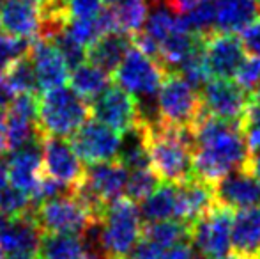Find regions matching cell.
<instances>
[{"mask_svg":"<svg viewBox=\"0 0 260 259\" xmlns=\"http://www.w3.org/2000/svg\"><path fill=\"white\" fill-rule=\"evenodd\" d=\"M239 128L243 131L244 142L248 146V151H258L260 149V101H250L248 108L244 110L243 118L239 121Z\"/></svg>","mask_w":260,"mask_h":259,"instance_id":"cell-30","label":"cell"},{"mask_svg":"<svg viewBox=\"0 0 260 259\" xmlns=\"http://www.w3.org/2000/svg\"><path fill=\"white\" fill-rule=\"evenodd\" d=\"M7 181H9V170H7V160L0 156V194L7 188Z\"/></svg>","mask_w":260,"mask_h":259,"instance_id":"cell-41","label":"cell"},{"mask_svg":"<svg viewBox=\"0 0 260 259\" xmlns=\"http://www.w3.org/2000/svg\"><path fill=\"white\" fill-rule=\"evenodd\" d=\"M28 2L36 4V6H39V7H43V6H46L48 2H52V0H28Z\"/></svg>","mask_w":260,"mask_h":259,"instance_id":"cell-45","label":"cell"},{"mask_svg":"<svg viewBox=\"0 0 260 259\" xmlns=\"http://www.w3.org/2000/svg\"><path fill=\"white\" fill-rule=\"evenodd\" d=\"M234 210L216 203L199 220L191 224V240L195 250L204 259H219L232 249Z\"/></svg>","mask_w":260,"mask_h":259,"instance_id":"cell-8","label":"cell"},{"mask_svg":"<svg viewBox=\"0 0 260 259\" xmlns=\"http://www.w3.org/2000/svg\"><path fill=\"white\" fill-rule=\"evenodd\" d=\"M156 2H161V0H156Z\"/></svg>","mask_w":260,"mask_h":259,"instance_id":"cell-51","label":"cell"},{"mask_svg":"<svg viewBox=\"0 0 260 259\" xmlns=\"http://www.w3.org/2000/svg\"><path fill=\"white\" fill-rule=\"evenodd\" d=\"M90 107L73 89L60 85L38 100V123L43 135L71 137L89 119Z\"/></svg>","mask_w":260,"mask_h":259,"instance_id":"cell-4","label":"cell"},{"mask_svg":"<svg viewBox=\"0 0 260 259\" xmlns=\"http://www.w3.org/2000/svg\"><path fill=\"white\" fill-rule=\"evenodd\" d=\"M156 112V119L191 130L202 116L200 91L186 82L177 71H168L157 91Z\"/></svg>","mask_w":260,"mask_h":259,"instance_id":"cell-6","label":"cell"},{"mask_svg":"<svg viewBox=\"0 0 260 259\" xmlns=\"http://www.w3.org/2000/svg\"><path fill=\"white\" fill-rule=\"evenodd\" d=\"M87 247L82 236L76 235H43L39 259H83Z\"/></svg>","mask_w":260,"mask_h":259,"instance_id":"cell-26","label":"cell"},{"mask_svg":"<svg viewBox=\"0 0 260 259\" xmlns=\"http://www.w3.org/2000/svg\"><path fill=\"white\" fill-rule=\"evenodd\" d=\"M0 27L16 38L36 39L41 27V7L28 0H0Z\"/></svg>","mask_w":260,"mask_h":259,"instance_id":"cell-18","label":"cell"},{"mask_svg":"<svg viewBox=\"0 0 260 259\" xmlns=\"http://www.w3.org/2000/svg\"><path fill=\"white\" fill-rule=\"evenodd\" d=\"M110 87V73L98 68L92 63L80 64L73 69L71 75V89L83 100H96Z\"/></svg>","mask_w":260,"mask_h":259,"instance_id":"cell-25","label":"cell"},{"mask_svg":"<svg viewBox=\"0 0 260 259\" xmlns=\"http://www.w3.org/2000/svg\"><path fill=\"white\" fill-rule=\"evenodd\" d=\"M191 131L195 178L214 185L226 174L244 167L250 151L239 123L223 121L202 110Z\"/></svg>","mask_w":260,"mask_h":259,"instance_id":"cell-1","label":"cell"},{"mask_svg":"<svg viewBox=\"0 0 260 259\" xmlns=\"http://www.w3.org/2000/svg\"><path fill=\"white\" fill-rule=\"evenodd\" d=\"M34 217L45 235L83 236L94 222H100L73 192L38 204L34 208Z\"/></svg>","mask_w":260,"mask_h":259,"instance_id":"cell-7","label":"cell"},{"mask_svg":"<svg viewBox=\"0 0 260 259\" xmlns=\"http://www.w3.org/2000/svg\"><path fill=\"white\" fill-rule=\"evenodd\" d=\"M103 11V0H66L64 13L66 18H78V20H87V18H96Z\"/></svg>","mask_w":260,"mask_h":259,"instance_id":"cell-35","label":"cell"},{"mask_svg":"<svg viewBox=\"0 0 260 259\" xmlns=\"http://www.w3.org/2000/svg\"><path fill=\"white\" fill-rule=\"evenodd\" d=\"M204 55L211 76L230 78L246 59V48L232 32H211L204 38Z\"/></svg>","mask_w":260,"mask_h":259,"instance_id":"cell-13","label":"cell"},{"mask_svg":"<svg viewBox=\"0 0 260 259\" xmlns=\"http://www.w3.org/2000/svg\"><path fill=\"white\" fill-rule=\"evenodd\" d=\"M161 180L157 174L152 170V167H144V169L129 170L126 183V197H129L135 203H142L147 199L152 192L159 187Z\"/></svg>","mask_w":260,"mask_h":259,"instance_id":"cell-29","label":"cell"},{"mask_svg":"<svg viewBox=\"0 0 260 259\" xmlns=\"http://www.w3.org/2000/svg\"><path fill=\"white\" fill-rule=\"evenodd\" d=\"M189 233H191L189 224L177 220V218H168V220H156L144 224L140 238L149 240L154 245L167 250L170 247L177 245V243L189 240Z\"/></svg>","mask_w":260,"mask_h":259,"instance_id":"cell-24","label":"cell"},{"mask_svg":"<svg viewBox=\"0 0 260 259\" xmlns=\"http://www.w3.org/2000/svg\"><path fill=\"white\" fill-rule=\"evenodd\" d=\"M236 82L243 87L244 91L251 94V91H255L258 80H260V57L250 55L241 63V66L236 71Z\"/></svg>","mask_w":260,"mask_h":259,"instance_id":"cell-34","label":"cell"},{"mask_svg":"<svg viewBox=\"0 0 260 259\" xmlns=\"http://www.w3.org/2000/svg\"><path fill=\"white\" fill-rule=\"evenodd\" d=\"M195 2L197 0H165V4H167V6L177 14L184 13V11L188 9V7H191Z\"/></svg>","mask_w":260,"mask_h":259,"instance_id":"cell-40","label":"cell"},{"mask_svg":"<svg viewBox=\"0 0 260 259\" xmlns=\"http://www.w3.org/2000/svg\"><path fill=\"white\" fill-rule=\"evenodd\" d=\"M45 233L41 231L34 217V210L28 213L11 217L6 231L0 236V249L7 256L14 254H38Z\"/></svg>","mask_w":260,"mask_h":259,"instance_id":"cell-17","label":"cell"},{"mask_svg":"<svg viewBox=\"0 0 260 259\" xmlns=\"http://www.w3.org/2000/svg\"><path fill=\"white\" fill-rule=\"evenodd\" d=\"M161 259H197V250L191 240H186V242H181L165 250Z\"/></svg>","mask_w":260,"mask_h":259,"instance_id":"cell-38","label":"cell"},{"mask_svg":"<svg viewBox=\"0 0 260 259\" xmlns=\"http://www.w3.org/2000/svg\"><path fill=\"white\" fill-rule=\"evenodd\" d=\"M71 146L78 158L87 165L117 160L122 137L98 119H87L71 135Z\"/></svg>","mask_w":260,"mask_h":259,"instance_id":"cell-9","label":"cell"},{"mask_svg":"<svg viewBox=\"0 0 260 259\" xmlns=\"http://www.w3.org/2000/svg\"><path fill=\"white\" fill-rule=\"evenodd\" d=\"M34 64L36 78L41 91H50L60 87L69 78V68L66 64L62 53L50 39L36 38L28 52Z\"/></svg>","mask_w":260,"mask_h":259,"instance_id":"cell-14","label":"cell"},{"mask_svg":"<svg viewBox=\"0 0 260 259\" xmlns=\"http://www.w3.org/2000/svg\"><path fill=\"white\" fill-rule=\"evenodd\" d=\"M30 39L16 38V36H0V73H4L11 64H14L18 59L28 55L30 52Z\"/></svg>","mask_w":260,"mask_h":259,"instance_id":"cell-31","label":"cell"},{"mask_svg":"<svg viewBox=\"0 0 260 259\" xmlns=\"http://www.w3.org/2000/svg\"><path fill=\"white\" fill-rule=\"evenodd\" d=\"M43 140V138H41ZM41 140L27 144L23 148L11 151L13 155L7 160V170L13 187L27 192L32 195L38 188L43 172V155H41Z\"/></svg>","mask_w":260,"mask_h":259,"instance_id":"cell-16","label":"cell"},{"mask_svg":"<svg viewBox=\"0 0 260 259\" xmlns=\"http://www.w3.org/2000/svg\"><path fill=\"white\" fill-rule=\"evenodd\" d=\"M200 101L206 114L223 121L239 123L250 105L251 96L230 78H214L200 89Z\"/></svg>","mask_w":260,"mask_h":259,"instance_id":"cell-10","label":"cell"},{"mask_svg":"<svg viewBox=\"0 0 260 259\" xmlns=\"http://www.w3.org/2000/svg\"><path fill=\"white\" fill-rule=\"evenodd\" d=\"M50 41H52L53 45L58 48V52L62 53L66 64H68V68L71 69V71L75 68H78L80 64L85 63V59H87L85 46H82L80 43H76L73 38H69V36L64 32V28H62L58 34H55Z\"/></svg>","mask_w":260,"mask_h":259,"instance_id":"cell-33","label":"cell"},{"mask_svg":"<svg viewBox=\"0 0 260 259\" xmlns=\"http://www.w3.org/2000/svg\"><path fill=\"white\" fill-rule=\"evenodd\" d=\"M212 188L216 203L234 211L260 204V181L255 180L244 167L226 174L223 180L212 185Z\"/></svg>","mask_w":260,"mask_h":259,"instance_id":"cell-15","label":"cell"},{"mask_svg":"<svg viewBox=\"0 0 260 259\" xmlns=\"http://www.w3.org/2000/svg\"><path fill=\"white\" fill-rule=\"evenodd\" d=\"M257 2H258V14H260V0H257Z\"/></svg>","mask_w":260,"mask_h":259,"instance_id":"cell-50","label":"cell"},{"mask_svg":"<svg viewBox=\"0 0 260 259\" xmlns=\"http://www.w3.org/2000/svg\"><path fill=\"white\" fill-rule=\"evenodd\" d=\"M4 135H6V108L0 105V155L6 151V148H4Z\"/></svg>","mask_w":260,"mask_h":259,"instance_id":"cell-42","label":"cell"},{"mask_svg":"<svg viewBox=\"0 0 260 259\" xmlns=\"http://www.w3.org/2000/svg\"><path fill=\"white\" fill-rule=\"evenodd\" d=\"M110 11H112L115 31L133 38L144 28L149 14V2L147 0H126L122 4L112 6Z\"/></svg>","mask_w":260,"mask_h":259,"instance_id":"cell-27","label":"cell"},{"mask_svg":"<svg viewBox=\"0 0 260 259\" xmlns=\"http://www.w3.org/2000/svg\"><path fill=\"white\" fill-rule=\"evenodd\" d=\"M140 208L129 197H119L106 206L100 224L98 252L108 259H127L142 236Z\"/></svg>","mask_w":260,"mask_h":259,"instance_id":"cell-3","label":"cell"},{"mask_svg":"<svg viewBox=\"0 0 260 259\" xmlns=\"http://www.w3.org/2000/svg\"><path fill=\"white\" fill-rule=\"evenodd\" d=\"M32 210H34V204H32L30 195L20 188L7 187L0 194V211L7 217H18Z\"/></svg>","mask_w":260,"mask_h":259,"instance_id":"cell-32","label":"cell"},{"mask_svg":"<svg viewBox=\"0 0 260 259\" xmlns=\"http://www.w3.org/2000/svg\"><path fill=\"white\" fill-rule=\"evenodd\" d=\"M216 204L214 188L211 183L193 176L177 185V220L191 225Z\"/></svg>","mask_w":260,"mask_h":259,"instance_id":"cell-19","label":"cell"},{"mask_svg":"<svg viewBox=\"0 0 260 259\" xmlns=\"http://www.w3.org/2000/svg\"><path fill=\"white\" fill-rule=\"evenodd\" d=\"M6 259H39L38 254H14V256H9Z\"/></svg>","mask_w":260,"mask_h":259,"instance_id":"cell-43","label":"cell"},{"mask_svg":"<svg viewBox=\"0 0 260 259\" xmlns=\"http://www.w3.org/2000/svg\"><path fill=\"white\" fill-rule=\"evenodd\" d=\"M41 155H43V172L68 187L75 188L83 180L82 160L78 158L76 151L73 149L71 142L64 137L45 135L41 140Z\"/></svg>","mask_w":260,"mask_h":259,"instance_id":"cell-12","label":"cell"},{"mask_svg":"<svg viewBox=\"0 0 260 259\" xmlns=\"http://www.w3.org/2000/svg\"><path fill=\"white\" fill-rule=\"evenodd\" d=\"M253 98H255V100H258V101H260V80H258L257 87H255V94H253Z\"/></svg>","mask_w":260,"mask_h":259,"instance_id":"cell-46","label":"cell"},{"mask_svg":"<svg viewBox=\"0 0 260 259\" xmlns=\"http://www.w3.org/2000/svg\"><path fill=\"white\" fill-rule=\"evenodd\" d=\"M90 116L120 135L144 121L138 101L120 87H108L100 94L90 107Z\"/></svg>","mask_w":260,"mask_h":259,"instance_id":"cell-11","label":"cell"},{"mask_svg":"<svg viewBox=\"0 0 260 259\" xmlns=\"http://www.w3.org/2000/svg\"><path fill=\"white\" fill-rule=\"evenodd\" d=\"M165 254V249L154 245L149 240L140 238L138 243L135 245V249L131 250V254L127 256V259H161Z\"/></svg>","mask_w":260,"mask_h":259,"instance_id":"cell-37","label":"cell"},{"mask_svg":"<svg viewBox=\"0 0 260 259\" xmlns=\"http://www.w3.org/2000/svg\"><path fill=\"white\" fill-rule=\"evenodd\" d=\"M103 2L110 4V6H117V4H122V2H126V0H103Z\"/></svg>","mask_w":260,"mask_h":259,"instance_id":"cell-47","label":"cell"},{"mask_svg":"<svg viewBox=\"0 0 260 259\" xmlns=\"http://www.w3.org/2000/svg\"><path fill=\"white\" fill-rule=\"evenodd\" d=\"M53 2H60V4H64V2H66V0H53Z\"/></svg>","mask_w":260,"mask_h":259,"instance_id":"cell-49","label":"cell"},{"mask_svg":"<svg viewBox=\"0 0 260 259\" xmlns=\"http://www.w3.org/2000/svg\"><path fill=\"white\" fill-rule=\"evenodd\" d=\"M258 18L257 0H214V31L241 32Z\"/></svg>","mask_w":260,"mask_h":259,"instance_id":"cell-21","label":"cell"},{"mask_svg":"<svg viewBox=\"0 0 260 259\" xmlns=\"http://www.w3.org/2000/svg\"><path fill=\"white\" fill-rule=\"evenodd\" d=\"M11 100H13V91H11L9 85H7L4 73H0V105L6 107V105H9Z\"/></svg>","mask_w":260,"mask_h":259,"instance_id":"cell-39","label":"cell"},{"mask_svg":"<svg viewBox=\"0 0 260 259\" xmlns=\"http://www.w3.org/2000/svg\"><path fill=\"white\" fill-rule=\"evenodd\" d=\"M232 249L241 256L260 259V204L234 211Z\"/></svg>","mask_w":260,"mask_h":259,"instance_id":"cell-20","label":"cell"},{"mask_svg":"<svg viewBox=\"0 0 260 259\" xmlns=\"http://www.w3.org/2000/svg\"><path fill=\"white\" fill-rule=\"evenodd\" d=\"M131 45H133L131 36L124 32H106L90 46L87 57L94 66L105 69L106 73H113Z\"/></svg>","mask_w":260,"mask_h":259,"instance_id":"cell-22","label":"cell"},{"mask_svg":"<svg viewBox=\"0 0 260 259\" xmlns=\"http://www.w3.org/2000/svg\"><path fill=\"white\" fill-rule=\"evenodd\" d=\"M140 215L144 220H168L177 217V185L159 183L147 199L142 200Z\"/></svg>","mask_w":260,"mask_h":259,"instance_id":"cell-23","label":"cell"},{"mask_svg":"<svg viewBox=\"0 0 260 259\" xmlns=\"http://www.w3.org/2000/svg\"><path fill=\"white\" fill-rule=\"evenodd\" d=\"M219 259H253V257H248V256H241V254H226V256L219 257Z\"/></svg>","mask_w":260,"mask_h":259,"instance_id":"cell-44","label":"cell"},{"mask_svg":"<svg viewBox=\"0 0 260 259\" xmlns=\"http://www.w3.org/2000/svg\"><path fill=\"white\" fill-rule=\"evenodd\" d=\"M113 73H115L117 85L129 93L138 101V107L142 110L147 103L156 105L157 91L165 76L168 75V69L157 61L145 55L140 48L131 45Z\"/></svg>","mask_w":260,"mask_h":259,"instance_id":"cell-5","label":"cell"},{"mask_svg":"<svg viewBox=\"0 0 260 259\" xmlns=\"http://www.w3.org/2000/svg\"><path fill=\"white\" fill-rule=\"evenodd\" d=\"M6 82L9 85V89L13 91V94H36L39 91L38 78H36L34 64H32L30 57L25 55L21 59H18L14 64H11L6 69Z\"/></svg>","mask_w":260,"mask_h":259,"instance_id":"cell-28","label":"cell"},{"mask_svg":"<svg viewBox=\"0 0 260 259\" xmlns=\"http://www.w3.org/2000/svg\"><path fill=\"white\" fill-rule=\"evenodd\" d=\"M0 259H6V252L2 249H0Z\"/></svg>","mask_w":260,"mask_h":259,"instance_id":"cell-48","label":"cell"},{"mask_svg":"<svg viewBox=\"0 0 260 259\" xmlns=\"http://www.w3.org/2000/svg\"><path fill=\"white\" fill-rule=\"evenodd\" d=\"M241 41H243L246 52H250V55H257L260 57V20L250 23L248 27H244L241 31Z\"/></svg>","mask_w":260,"mask_h":259,"instance_id":"cell-36","label":"cell"},{"mask_svg":"<svg viewBox=\"0 0 260 259\" xmlns=\"http://www.w3.org/2000/svg\"><path fill=\"white\" fill-rule=\"evenodd\" d=\"M105 259H108V257H105Z\"/></svg>","mask_w":260,"mask_h":259,"instance_id":"cell-52","label":"cell"},{"mask_svg":"<svg viewBox=\"0 0 260 259\" xmlns=\"http://www.w3.org/2000/svg\"><path fill=\"white\" fill-rule=\"evenodd\" d=\"M152 170L165 183H184L193 174V131L161 119L144 121Z\"/></svg>","mask_w":260,"mask_h":259,"instance_id":"cell-2","label":"cell"}]
</instances>
